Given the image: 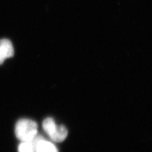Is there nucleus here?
<instances>
[{
  "mask_svg": "<svg viewBox=\"0 0 152 152\" xmlns=\"http://www.w3.org/2000/svg\"><path fill=\"white\" fill-rule=\"evenodd\" d=\"M42 128L53 141L63 142L68 136V130L64 125H57L52 118L44 120Z\"/></svg>",
  "mask_w": 152,
  "mask_h": 152,
  "instance_id": "2",
  "label": "nucleus"
},
{
  "mask_svg": "<svg viewBox=\"0 0 152 152\" xmlns=\"http://www.w3.org/2000/svg\"><path fill=\"white\" fill-rule=\"evenodd\" d=\"M14 49L12 43L7 39H0V64L7 58L14 56Z\"/></svg>",
  "mask_w": 152,
  "mask_h": 152,
  "instance_id": "4",
  "label": "nucleus"
},
{
  "mask_svg": "<svg viewBox=\"0 0 152 152\" xmlns=\"http://www.w3.org/2000/svg\"><path fill=\"white\" fill-rule=\"evenodd\" d=\"M18 152H35L32 142H22L18 146Z\"/></svg>",
  "mask_w": 152,
  "mask_h": 152,
  "instance_id": "5",
  "label": "nucleus"
},
{
  "mask_svg": "<svg viewBox=\"0 0 152 152\" xmlns=\"http://www.w3.org/2000/svg\"><path fill=\"white\" fill-rule=\"evenodd\" d=\"M37 124L34 121L23 118L16 123L15 133L21 142H30L37 135Z\"/></svg>",
  "mask_w": 152,
  "mask_h": 152,
  "instance_id": "1",
  "label": "nucleus"
},
{
  "mask_svg": "<svg viewBox=\"0 0 152 152\" xmlns=\"http://www.w3.org/2000/svg\"><path fill=\"white\" fill-rule=\"evenodd\" d=\"M35 152H58L56 146L42 137L37 135L32 140Z\"/></svg>",
  "mask_w": 152,
  "mask_h": 152,
  "instance_id": "3",
  "label": "nucleus"
}]
</instances>
